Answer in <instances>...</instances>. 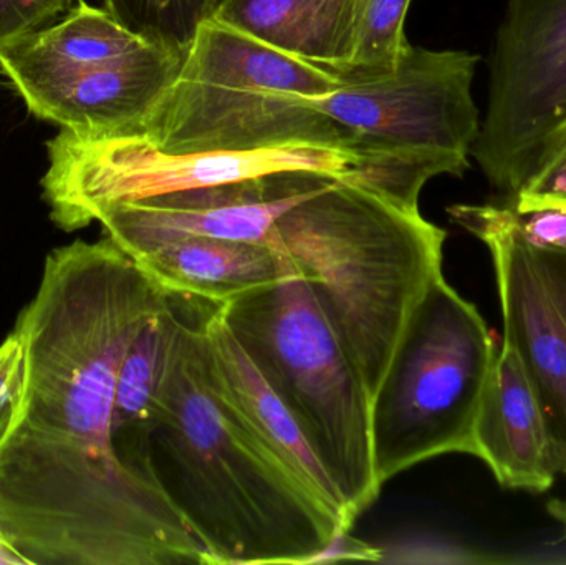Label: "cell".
Here are the masks:
<instances>
[{"label": "cell", "mask_w": 566, "mask_h": 565, "mask_svg": "<svg viewBox=\"0 0 566 565\" xmlns=\"http://www.w3.org/2000/svg\"><path fill=\"white\" fill-rule=\"evenodd\" d=\"M168 295L112 239L46 255L13 331L23 372L0 414V544L25 565H211L161 488L113 443L126 348Z\"/></svg>", "instance_id": "1"}, {"label": "cell", "mask_w": 566, "mask_h": 565, "mask_svg": "<svg viewBox=\"0 0 566 565\" xmlns=\"http://www.w3.org/2000/svg\"><path fill=\"white\" fill-rule=\"evenodd\" d=\"M178 311L159 421L156 480L211 565L312 564L352 530L259 438L216 374L202 302Z\"/></svg>", "instance_id": "2"}, {"label": "cell", "mask_w": 566, "mask_h": 565, "mask_svg": "<svg viewBox=\"0 0 566 565\" xmlns=\"http://www.w3.org/2000/svg\"><path fill=\"white\" fill-rule=\"evenodd\" d=\"M444 229L343 178L275 221L268 242L308 282L373 400L399 338L442 275Z\"/></svg>", "instance_id": "3"}, {"label": "cell", "mask_w": 566, "mask_h": 565, "mask_svg": "<svg viewBox=\"0 0 566 565\" xmlns=\"http://www.w3.org/2000/svg\"><path fill=\"white\" fill-rule=\"evenodd\" d=\"M339 76L209 17L138 133L165 153L259 151L310 145L345 149V132L310 98Z\"/></svg>", "instance_id": "4"}, {"label": "cell", "mask_w": 566, "mask_h": 565, "mask_svg": "<svg viewBox=\"0 0 566 565\" xmlns=\"http://www.w3.org/2000/svg\"><path fill=\"white\" fill-rule=\"evenodd\" d=\"M275 251L277 281L224 302L219 312L295 418L355 523L381 491L371 400L308 282L285 252Z\"/></svg>", "instance_id": "5"}, {"label": "cell", "mask_w": 566, "mask_h": 565, "mask_svg": "<svg viewBox=\"0 0 566 565\" xmlns=\"http://www.w3.org/2000/svg\"><path fill=\"white\" fill-rule=\"evenodd\" d=\"M497 344L474 304L432 281L371 400L379 484L449 453L472 454L475 417Z\"/></svg>", "instance_id": "6"}, {"label": "cell", "mask_w": 566, "mask_h": 565, "mask_svg": "<svg viewBox=\"0 0 566 565\" xmlns=\"http://www.w3.org/2000/svg\"><path fill=\"white\" fill-rule=\"evenodd\" d=\"M46 155L43 201L53 224L66 232L86 228L96 212L122 202L281 171L306 169L345 176L356 161L355 153L310 145L172 155L143 135L98 136L65 128L46 143Z\"/></svg>", "instance_id": "7"}, {"label": "cell", "mask_w": 566, "mask_h": 565, "mask_svg": "<svg viewBox=\"0 0 566 565\" xmlns=\"http://www.w3.org/2000/svg\"><path fill=\"white\" fill-rule=\"evenodd\" d=\"M479 55L409 43L392 72L342 80L312 105L345 132L355 155L449 153L471 158L481 132L472 95Z\"/></svg>", "instance_id": "8"}, {"label": "cell", "mask_w": 566, "mask_h": 565, "mask_svg": "<svg viewBox=\"0 0 566 565\" xmlns=\"http://www.w3.org/2000/svg\"><path fill=\"white\" fill-rule=\"evenodd\" d=\"M565 115L566 0H507L471 158L492 188L512 201L542 143Z\"/></svg>", "instance_id": "9"}, {"label": "cell", "mask_w": 566, "mask_h": 565, "mask_svg": "<svg viewBox=\"0 0 566 565\" xmlns=\"http://www.w3.org/2000/svg\"><path fill=\"white\" fill-rule=\"evenodd\" d=\"M448 215L491 252L504 341L537 394L555 464L566 474V245L531 241L512 202L454 205Z\"/></svg>", "instance_id": "10"}, {"label": "cell", "mask_w": 566, "mask_h": 565, "mask_svg": "<svg viewBox=\"0 0 566 565\" xmlns=\"http://www.w3.org/2000/svg\"><path fill=\"white\" fill-rule=\"evenodd\" d=\"M336 178L306 169L274 172L108 206L95 221L128 258L188 238L268 242L283 212Z\"/></svg>", "instance_id": "11"}, {"label": "cell", "mask_w": 566, "mask_h": 565, "mask_svg": "<svg viewBox=\"0 0 566 565\" xmlns=\"http://www.w3.org/2000/svg\"><path fill=\"white\" fill-rule=\"evenodd\" d=\"M181 56L148 43L119 59L3 75L36 118L88 135H135L171 85Z\"/></svg>", "instance_id": "12"}, {"label": "cell", "mask_w": 566, "mask_h": 565, "mask_svg": "<svg viewBox=\"0 0 566 565\" xmlns=\"http://www.w3.org/2000/svg\"><path fill=\"white\" fill-rule=\"evenodd\" d=\"M472 457L484 461L509 490L545 493L557 478L547 420L517 352L495 350L472 437Z\"/></svg>", "instance_id": "13"}, {"label": "cell", "mask_w": 566, "mask_h": 565, "mask_svg": "<svg viewBox=\"0 0 566 565\" xmlns=\"http://www.w3.org/2000/svg\"><path fill=\"white\" fill-rule=\"evenodd\" d=\"M202 322L208 334L216 374L232 404L283 463L296 477L302 478L333 510L338 511L353 527V521L343 506L338 490L329 480L322 461L303 437L295 418L286 410L271 385L264 380L258 367L252 364L244 348L235 341L234 334L219 312L218 304L202 302Z\"/></svg>", "instance_id": "14"}, {"label": "cell", "mask_w": 566, "mask_h": 565, "mask_svg": "<svg viewBox=\"0 0 566 565\" xmlns=\"http://www.w3.org/2000/svg\"><path fill=\"white\" fill-rule=\"evenodd\" d=\"M132 259L169 297L218 305L281 275L279 252L269 242L188 238Z\"/></svg>", "instance_id": "15"}, {"label": "cell", "mask_w": 566, "mask_h": 565, "mask_svg": "<svg viewBox=\"0 0 566 565\" xmlns=\"http://www.w3.org/2000/svg\"><path fill=\"white\" fill-rule=\"evenodd\" d=\"M361 0H221L214 19L342 79Z\"/></svg>", "instance_id": "16"}, {"label": "cell", "mask_w": 566, "mask_h": 565, "mask_svg": "<svg viewBox=\"0 0 566 565\" xmlns=\"http://www.w3.org/2000/svg\"><path fill=\"white\" fill-rule=\"evenodd\" d=\"M176 328L178 311L168 295V304L146 321L126 348L113 401V443L119 458L133 473L158 488L151 440L158 427Z\"/></svg>", "instance_id": "17"}, {"label": "cell", "mask_w": 566, "mask_h": 565, "mask_svg": "<svg viewBox=\"0 0 566 565\" xmlns=\"http://www.w3.org/2000/svg\"><path fill=\"white\" fill-rule=\"evenodd\" d=\"M411 0H361L355 49L342 80L385 75L398 65L409 42L405 25Z\"/></svg>", "instance_id": "18"}, {"label": "cell", "mask_w": 566, "mask_h": 565, "mask_svg": "<svg viewBox=\"0 0 566 565\" xmlns=\"http://www.w3.org/2000/svg\"><path fill=\"white\" fill-rule=\"evenodd\" d=\"M105 9L126 29L156 45L185 52L221 0H103Z\"/></svg>", "instance_id": "19"}, {"label": "cell", "mask_w": 566, "mask_h": 565, "mask_svg": "<svg viewBox=\"0 0 566 565\" xmlns=\"http://www.w3.org/2000/svg\"><path fill=\"white\" fill-rule=\"evenodd\" d=\"M511 202L521 215L547 209L566 211V115L542 143L531 175Z\"/></svg>", "instance_id": "20"}, {"label": "cell", "mask_w": 566, "mask_h": 565, "mask_svg": "<svg viewBox=\"0 0 566 565\" xmlns=\"http://www.w3.org/2000/svg\"><path fill=\"white\" fill-rule=\"evenodd\" d=\"M73 0H0V45L45 29Z\"/></svg>", "instance_id": "21"}, {"label": "cell", "mask_w": 566, "mask_h": 565, "mask_svg": "<svg viewBox=\"0 0 566 565\" xmlns=\"http://www.w3.org/2000/svg\"><path fill=\"white\" fill-rule=\"evenodd\" d=\"M23 372V344L15 331L0 344V414L12 404Z\"/></svg>", "instance_id": "22"}, {"label": "cell", "mask_w": 566, "mask_h": 565, "mask_svg": "<svg viewBox=\"0 0 566 565\" xmlns=\"http://www.w3.org/2000/svg\"><path fill=\"white\" fill-rule=\"evenodd\" d=\"M518 219L522 231L531 241L542 245H566V211L547 209L525 215L518 212Z\"/></svg>", "instance_id": "23"}, {"label": "cell", "mask_w": 566, "mask_h": 565, "mask_svg": "<svg viewBox=\"0 0 566 565\" xmlns=\"http://www.w3.org/2000/svg\"><path fill=\"white\" fill-rule=\"evenodd\" d=\"M329 561H381V551L369 544L361 543L349 536L348 533L338 534L318 556L313 559L312 564L329 563Z\"/></svg>", "instance_id": "24"}, {"label": "cell", "mask_w": 566, "mask_h": 565, "mask_svg": "<svg viewBox=\"0 0 566 565\" xmlns=\"http://www.w3.org/2000/svg\"><path fill=\"white\" fill-rule=\"evenodd\" d=\"M547 510L548 513H551V516L554 517L562 527H564L566 536V501H552V503H548Z\"/></svg>", "instance_id": "25"}, {"label": "cell", "mask_w": 566, "mask_h": 565, "mask_svg": "<svg viewBox=\"0 0 566 565\" xmlns=\"http://www.w3.org/2000/svg\"><path fill=\"white\" fill-rule=\"evenodd\" d=\"M9 564V565H25L23 561L20 559L19 556L12 553V551L7 550L3 544H0V565Z\"/></svg>", "instance_id": "26"}]
</instances>
